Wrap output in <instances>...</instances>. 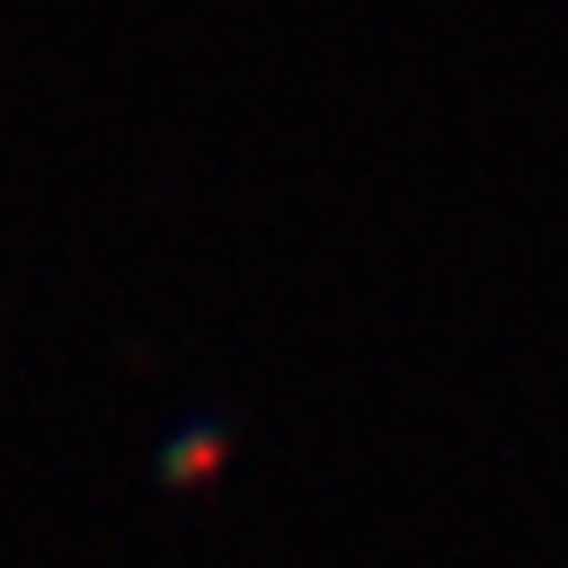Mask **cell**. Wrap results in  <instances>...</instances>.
<instances>
[{
    "label": "cell",
    "instance_id": "obj_1",
    "mask_svg": "<svg viewBox=\"0 0 568 568\" xmlns=\"http://www.w3.org/2000/svg\"><path fill=\"white\" fill-rule=\"evenodd\" d=\"M219 448H224V412L194 405V412H187L182 424H170V436L158 442V471H164L170 484H187L219 459Z\"/></svg>",
    "mask_w": 568,
    "mask_h": 568
}]
</instances>
